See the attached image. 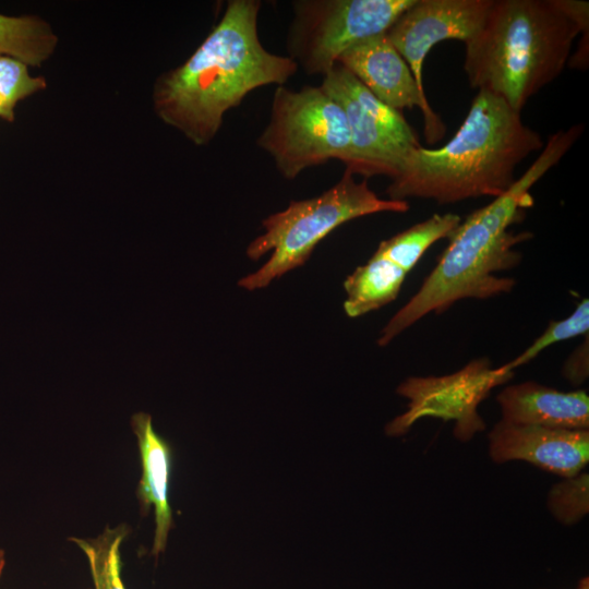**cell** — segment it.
<instances>
[{
    "mask_svg": "<svg viewBox=\"0 0 589 589\" xmlns=\"http://www.w3.org/2000/svg\"><path fill=\"white\" fill-rule=\"evenodd\" d=\"M416 0H296L288 57L309 75H326L353 45L386 33Z\"/></svg>",
    "mask_w": 589,
    "mask_h": 589,
    "instance_id": "7",
    "label": "cell"
},
{
    "mask_svg": "<svg viewBox=\"0 0 589 589\" xmlns=\"http://www.w3.org/2000/svg\"><path fill=\"white\" fill-rule=\"evenodd\" d=\"M492 0H416L386 35L407 62L419 91L423 64L431 49L444 40L466 43L481 26Z\"/></svg>",
    "mask_w": 589,
    "mask_h": 589,
    "instance_id": "10",
    "label": "cell"
},
{
    "mask_svg": "<svg viewBox=\"0 0 589 589\" xmlns=\"http://www.w3.org/2000/svg\"><path fill=\"white\" fill-rule=\"evenodd\" d=\"M460 223L461 217L457 214H434L392 238L383 240L374 253L408 273L433 243L443 238H449Z\"/></svg>",
    "mask_w": 589,
    "mask_h": 589,
    "instance_id": "17",
    "label": "cell"
},
{
    "mask_svg": "<svg viewBox=\"0 0 589 589\" xmlns=\"http://www.w3.org/2000/svg\"><path fill=\"white\" fill-rule=\"evenodd\" d=\"M46 86L44 77L29 74L28 65L17 59L0 56V118L13 121L16 104Z\"/></svg>",
    "mask_w": 589,
    "mask_h": 589,
    "instance_id": "19",
    "label": "cell"
},
{
    "mask_svg": "<svg viewBox=\"0 0 589 589\" xmlns=\"http://www.w3.org/2000/svg\"><path fill=\"white\" fill-rule=\"evenodd\" d=\"M344 109L350 131V146L342 161L353 176L393 179L419 140L401 111L365 88L348 70L336 64L320 86Z\"/></svg>",
    "mask_w": 589,
    "mask_h": 589,
    "instance_id": "8",
    "label": "cell"
},
{
    "mask_svg": "<svg viewBox=\"0 0 589 589\" xmlns=\"http://www.w3.org/2000/svg\"><path fill=\"white\" fill-rule=\"evenodd\" d=\"M584 129L575 124L550 135L539 156L508 191L458 225L434 269L382 329L378 346L385 347L423 316L443 313L461 299H488L513 290L516 280L495 273L517 266L521 254L515 247L533 235L514 233L509 227L533 206L530 189L560 163Z\"/></svg>",
    "mask_w": 589,
    "mask_h": 589,
    "instance_id": "1",
    "label": "cell"
},
{
    "mask_svg": "<svg viewBox=\"0 0 589 589\" xmlns=\"http://www.w3.org/2000/svg\"><path fill=\"white\" fill-rule=\"evenodd\" d=\"M589 332V301L582 299L574 312L566 318L552 321L545 330L517 358L506 363L507 368H516L528 363L548 347Z\"/></svg>",
    "mask_w": 589,
    "mask_h": 589,
    "instance_id": "20",
    "label": "cell"
},
{
    "mask_svg": "<svg viewBox=\"0 0 589 589\" xmlns=\"http://www.w3.org/2000/svg\"><path fill=\"white\" fill-rule=\"evenodd\" d=\"M131 428L140 450L142 474L136 489L141 514L154 513L155 530L152 554L158 556L166 549L172 528V512L169 504V480L172 466L171 447L154 429L152 417L136 412L131 418Z\"/></svg>",
    "mask_w": 589,
    "mask_h": 589,
    "instance_id": "13",
    "label": "cell"
},
{
    "mask_svg": "<svg viewBox=\"0 0 589 589\" xmlns=\"http://www.w3.org/2000/svg\"><path fill=\"white\" fill-rule=\"evenodd\" d=\"M589 338L585 340L569 354L563 365L562 373L573 385H580L589 374Z\"/></svg>",
    "mask_w": 589,
    "mask_h": 589,
    "instance_id": "22",
    "label": "cell"
},
{
    "mask_svg": "<svg viewBox=\"0 0 589 589\" xmlns=\"http://www.w3.org/2000/svg\"><path fill=\"white\" fill-rule=\"evenodd\" d=\"M261 5L257 0H229L195 51L155 81V113L195 145L208 144L225 113L253 89L281 86L298 71L288 56L272 53L262 45L257 33Z\"/></svg>",
    "mask_w": 589,
    "mask_h": 589,
    "instance_id": "2",
    "label": "cell"
},
{
    "mask_svg": "<svg viewBox=\"0 0 589 589\" xmlns=\"http://www.w3.org/2000/svg\"><path fill=\"white\" fill-rule=\"evenodd\" d=\"M365 88L387 106L402 111L419 107L429 144L443 139L446 127L432 109L400 53L386 33L366 38L347 49L337 60Z\"/></svg>",
    "mask_w": 589,
    "mask_h": 589,
    "instance_id": "11",
    "label": "cell"
},
{
    "mask_svg": "<svg viewBox=\"0 0 589 589\" xmlns=\"http://www.w3.org/2000/svg\"><path fill=\"white\" fill-rule=\"evenodd\" d=\"M407 201L381 199L368 179L356 181L345 170L340 180L322 194L302 201H291L281 212L267 216L264 232L247 248L249 259L256 261L273 251L261 268L241 278L238 285L248 290L261 289L274 279L303 265L316 244L340 225L382 212L405 213Z\"/></svg>",
    "mask_w": 589,
    "mask_h": 589,
    "instance_id": "5",
    "label": "cell"
},
{
    "mask_svg": "<svg viewBox=\"0 0 589 589\" xmlns=\"http://www.w3.org/2000/svg\"><path fill=\"white\" fill-rule=\"evenodd\" d=\"M125 524L107 527L94 539L70 538L86 555L94 589H127L121 577V544L129 534Z\"/></svg>",
    "mask_w": 589,
    "mask_h": 589,
    "instance_id": "18",
    "label": "cell"
},
{
    "mask_svg": "<svg viewBox=\"0 0 589 589\" xmlns=\"http://www.w3.org/2000/svg\"><path fill=\"white\" fill-rule=\"evenodd\" d=\"M577 589H589V579H588V577L582 578L580 580Z\"/></svg>",
    "mask_w": 589,
    "mask_h": 589,
    "instance_id": "23",
    "label": "cell"
},
{
    "mask_svg": "<svg viewBox=\"0 0 589 589\" xmlns=\"http://www.w3.org/2000/svg\"><path fill=\"white\" fill-rule=\"evenodd\" d=\"M58 36L50 24L37 15L0 14V56L40 67L55 52Z\"/></svg>",
    "mask_w": 589,
    "mask_h": 589,
    "instance_id": "16",
    "label": "cell"
},
{
    "mask_svg": "<svg viewBox=\"0 0 589 589\" xmlns=\"http://www.w3.org/2000/svg\"><path fill=\"white\" fill-rule=\"evenodd\" d=\"M589 3L575 0H492L465 44L472 88L520 112L529 98L566 68L579 34L588 35Z\"/></svg>",
    "mask_w": 589,
    "mask_h": 589,
    "instance_id": "3",
    "label": "cell"
},
{
    "mask_svg": "<svg viewBox=\"0 0 589 589\" xmlns=\"http://www.w3.org/2000/svg\"><path fill=\"white\" fill-rule=\"evenodd\" d=\"M502 420L557 430H588L589 397L585 390L561 392L529 381L504 388L496 398Z\"/></svg>",
    "mask_w": 589,
    "mask_h": 589,
    "instance_id": "14",
    "label": "cell"
},
{
    "mask_svg": "<svg viewBox=\"0 0 589 589\" xmlns=\"http://www.w3.org/2000/svg\"><path fill=\"white\" fill-rule=\"evenodd\" d=\"M5 564L4 551L0 549V576Z\"/></svg>",
    "mask_w": 589,
    "mask_h": 589,
    "instance_id": "24",
    "label": "cell"
},
{
    "mask_svg": "<svg viewBox=\"0 0 589 589\" xmlns=\"http://www.w3.org/2000/svg\"><path fill=\"white\" fill-rule=\"evenodd\" d=\"M505 364L492 369L488 359L470 362L460 371L437 377H410L402 382L397 393L409 399L408 410L386 426V433L397 436L423 417L455 420L454 433L468 441L485 424L477 412L478 405L490 390L513 377Z\"/></svg>",
    "mask_w": 589,
    "mask_h": 589,
    "instance_id": "9",
    "label": "cell"
},
{
    "mask_svg": "<svg viewBox=\"0 0 589 589\" xmlns=\"http://www.w3.org/2000/svg\"><path fill=\"white\" fill-rule=\"evenodd\" d=\"M406 275L404 269L374 253L344 281L347 296L344 302L346 314L358 317L394 301Z\"/></svg>",
    "mask_w": 589,
    "mask_h": 589,
    "instance_id": "15",
    "label": "cell"
},
{
    "mask_svg": "<svg viewBox=\"0 0 589 589\" xmlns=\"http://www.w3.org/2000/svg\"><path fill=\"white\" fill-rule=\"evenodd\" d=\"M491 458L498 464L524 460L569 478L589 460L588 430H557L501 420L489 434Z\"/></svg>",
    "mask_w": 589,
    "mask_h": 589,
    "instance_id": "12",
    "label": "cell"
},
{
    "mask_svg": "<svg viewBox=\"0 0 589 589\" xmlns=\"http://www.w3.org/2000/svg\"><path fill=\"white\" fill-rule=\"evenodd\" d=\"M541 135L503 99L479 91L456 134L442 147L419 146L386 188L389 200H432L450 204L504 194L515 170L541 151Z\"/></svg>",
    "mask_w": 589,
    "mask_h": 589,
    "instance_id": "4",
    "label": "cell"
},
{
    "mask_svg": "<svg viewBox=\"0 0 589 589\" xmlns=\"http://www.w3.org/2000/svg\"><path fill=\"white\" fill-rule=\"evenodd\" d=\"M256 144L288 180L330 159L345 160L350 146L344 109L320 86L274 93L269 121Z\"/></svg>",
    "mask_w": 589,
    "mask_h": 589,
    "instance_id": "6",
    "label": "cell"
},
{
    "mask_svg": "<svg viewBox=\"0 0 589 589\" xmlns=\"http://www.w3.org/2000/svg\"><path fill=\"white\" fill-rule=\"evenodd\" d=\"M548 505L561 522L566 525L577 522L589 509L588 473L581 471L555 484L549 493Z\"/></svg>",
    "mask_w": 589,
    "mask_h": 589,
    "instance_id": "21",
    "label": "cell"
}]
</instances>
